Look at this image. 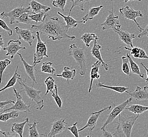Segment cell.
<instances>
[{"instance_id":"cell-1","label":"cell","mask_w":148,"mask_h":137,"mask_svg":"<svg viewBox=\"0 0 148 137\" xmlns=\"http://www.w3.org/2000/svg\"><path fill=\"white\" fill-rule=\"evenodd\" d=\"M31 28L35 31L40 32L46 35L53 41L67 39L74 40L76 39L74 35H69L67 33L66 24L57 17H49L47 15L44 22L38 25H32Z\"/></svg>"},{"instance_id":"cell-2","label":"cell","mask_w":148,"mask_h":137,"mask_svg":"<svg viewBox=\"0 0 148 137\" xmlns=\"http://www.w3.org/2000/svg\"><path fill=\"white\" fill-rule=\"evenodd\" d=\"M139 114L136 116H125L120 114L119 121L117 122V128H116V132L115 136H125L131 137V132L134 123L139 117Z\"/></svg>"},{"instance_id":"cell-3","label":"cell","mask_w":148,"mask_h":137,"mask_svg":"<svg viewBox=\"0 0 148 137\" xmlns=\"http://www.w3.org/2000/svg\"><path fill=\"white\" fill-rule=\"evenodd\" d=\"M68 55L71 56L79 66L80 71L79 74L84 76L86 74L87 67V58L86 56L85 51L84 48H80L75 44H72L69 47Z\"/></svg>"},{"instance_id":"cell-4","label":"cell","mask_w":148,"mask_h":137,"mask_svg":"<svg viewBox=\"0 0 148 137\" xmlns=\"http://www.w3.org/2000/svg\"><path fill=\"white\" fill-rule=\"evenodd\" d=\"M26 80L27 78L25 79V80H23L22 77H20L18 79V83L21 88L22 89V91H21V92H25L31 100L36 102L38 105L37 109L42 110L44 107V100L40 96L42 91L35 89L33 87V86H29L26 83Z\"/></svg>"},{"instance_id":"cell-5","label":"cell","mask_w":148,"mask_h":137,"mask_svg":"<svg viewBox=\"0 0 148 137\" xmlns=\"http://www.w3.org/2000/svg\"><path fill=\"white\" fill-rule=\"evenodd\" d=\"M37 37V44L36 50L34 54V62L33 64H37L40 63L44 57H49L47 54V48L46 43L42 41L40 37V32L36 31Z\"/></svg>"},{"instance_id":"cell-6","label":"cell","mask_w":148,"mask_h":137,"mask_svg":"<svg viewBox=\"0 0 148 137\" xmlns=\"http://www.w3.org/2000/svg\"><path fill=\"white\" fill-rule=\"evenodd\" d=\"M101 26L103 27V30L111 29L116 32L121 30V25L120 23L119 17L114 15L112 3L111 10L109 11L108 16L106 18L105 21L101 24Z\"/></svg>"},{"instance_id":"cell-7","label":"cell","mask_w":148,"mask_h":137,"mask_svg":"<svg viewBox=\"0 0 148 137\" xmlns=\"http://www.w3.org/2000/svg\"><path fill=\"white\" fill-rule=\"evenodd\" d=\"M13 90L14 92L15 95L16 97V102L11 107L4 109V111L2 112L1 113H3L5 112L12 110H16L18 111L23 112L26 113H29L30 112H31L30 110L31 104H27L23 101L22 97L21 95V93L20 92L18 91L16 89L14 88Z\"/></svg>"},{"instance_id":"cell-8","label":"cell","mask_w":148,"mask_h":137,"mask_svg":"<svg viewBox=\"0 0 148 137\" xmlns=\"http://www.w3.org/2000/svg\"><path fill=\"white\" fill-rule=\"evenodd\" d=\"M119 12L121 15L125 19L129 20H132L137 24L140 32L143 31V29L141 27L137 21L138 17H143L142 12L140 11H136L129 6H126L124 8L119 9Z\"/></svg>"},{"instance_id":"cell-9","label":"cell","mask_w":148,"mask_h":137,"mask_svg":"<svg viewBox=\"0 0 148 137\" xmlns=\"http://www.w3.org/2000/svg\"><path fill=\"white\" fill-rule=\"evenodd\" d=\"M132 98L130 97L128 99L125 100V101H124L123 102L119 104L114 107L111 112L109 114L105 122L104 123L103 125L101 128H106V127L108 125L112 122L117 117H119L120 114L125 110L127 106L132 101Z\"/></svg>"},{"instance_id":"cell-10","label":"cell","mask_w":148,"mask_h":137,"mask_svg":"<svg viewBox=\"0 0 148 137\" xmlns=\"http://www.w3.org/2000/svg\"><path fill=\"white\" fill-rule=\"evenodd\" d=\"M111 106H109L100 110L99 111L92 112L90 117L89 118L88 120L87 121V122L86 123V125L83 128L79 129V132L82 131L86 129H88L89 132H90V134L91 135L92 132L93 131V130L97 126V121L99 118L100 116L102 114L103 112L109 110L111 109Z\"/></svg>"},{"instance_id":"cell-11","label":"cell","mask_w":148,"mask_h":137,"mask_svg":"<svg viewBox=\"0 0 148 137\" xmlns=\"http://www.w3.org/2000/svg\"><path fill=\"white\" fill-rule=\"evenodd\" d=\"M31 6L25 7L23 6H20L17 8L9 12H3L1 13V16L3 17H9L10 19V24H14L15 20L20 17L21 15L25 12H33L31 11ZM34 13V12H33Z\"/></svg>"},{"instance_id":"cell-12","label":"cell","mask_w":148,"mask_h":137,"mask_svg":"<svg viewBox=\"0 0 148 137\" xmlns=\"http://www.w3.org/2000/svg\"><path fill=\"white\" fill-rule=\"evenodd\" d=\"M22 42L18 40H10L6 47H4V51H6V56H10L12 59H14V56L17 54L18 52L21 50H26V48L22 46Z\"/></svg>"},{"instance_id":"cell-13","label":"cell","mask_w":148,"mask_h":137,"mask_svg":"<svg viewBox=\"0 0 148 137\" xmlns=\"http://www.w3.org/2000/svg\"><path fill=\"white\" fill-rule=\"evenodd\" d=\"M14 30L19 39L23 40L29 46H32L33 42L34 41L35 39L34 32L29 29H21L18 26L15 27Z\"/></svg>"},{"instance_id":"cell-14","label":"cell","mask_w":148,"mask_h":137,"mask_svg":"<svg viewBox=\"0 0 148 137\" xmlns=\"http://www.w3.org/2000/svg\"><path fill=\"white\" fill-rule=\"evenodd\" d=\"M66 125L65 119H57L55 120L51 124V130L49 134H47V137H55L61 134L65 130Z\"/></svg>"},{"instance_id":"cell-15","label":"cell","mask_w":148,"mask_h":137,"mask_svg":"<svg viewBox=\"0 0 148 137\" xmlns=\"http://www.w3.org/2000/svg\"><path fill=\"white\" fill-rule=\"evenodd\" d=\"M17 54L19 55L21 61L23 63V66H24L26 73L27 74V77L30 78L33 81V86H34V83L37 84V81L35 78V71H36V64H33V66L29 64V63H27L26 61L24 59L22 54L20 53H17Z\"/></svg>"},{"instance_id":"cell-16","label":"cell","mask_w":148,"mask_h":137,"mask_svg":"<svg viewBox=\"0 0 148 137\" xmlns=\"http://www.w3.org/2000/svg\"><path fill=\"white\" fill-rule=\"evenodd\" d=\"M97 40L94 41V46H92V49L91 50V55L97 59V60L99 61L102 64V66L105 69L106 71L109 70V66L107 63H106L103 60V57L101 56V53L100 52V49H101V46H100L99 44H98Z\"/></svg>"},{"instance_id":"cell-17","label":"cell","mask_w":148,"mask_h":137,"mask_svg":"<svg viewBox=\"0 0 148 137\" xmlns=\"http://www.w3.org/2000/svg\"><path fill=\"white\" fill-rule=\"evenodd\" d=\"M127 93L130 97L138 101L141 100H148V91L145 89L141 88L139 86H138L136 89L133 92H129Z\"/></svg>"},{"instance_id":"cell-18","label":"cell","mask_w":148,"mask_h":137,"mask_svg":"<svg viewBox=\"0 0 148 137\" xmlns=\"http://www.w3.org/2000/svg\"><path fill=\"white\" fill-rule=\"evenodd\" d=\"M118 35H119L120 40L125 44L131 46V48L134 47L133 45V40L136 38V35L134 34H131L129 32L127 31H123L120 30L116 32Z\"/></svg>"},{"instance_id":"cell-19","label":"cell","mask_w":148,"mask_h":137,"mask_svg":"<svg viewBox=\"0 0 148 137\" xmlns=\"http://www.w3.org/2000/svg\"><path fill=\"white\" fill-rule=\"evenodd\" d=\"M57 14L63 17L64 21L65 22L66 30L67 32L69 31V29L76 28L78 25V24L84 23V21L83 20L80 21H77V20L74 19L73 17H71L70 15H65L62 14V13H60V12H58Z\"/></svg>"},{"instance_id":"cell-20","label":"cell","mask_w":148,"mask_h":137,"mask_svg":"<svg viewBox=\"0 0 148 137\" xmlns=\"http://www.w3.org/2000/svg\"><path fill=\"white\" fill-rule=\"evenodd\" d=\"M76 70L72 69L69 66H65L64 67V70L62 73L60 74H55L57 77H62L67 80V82H69V80H73L76 75Z\"/></svg>"},{"instance_id":"cell-21","label":"cell","mask_w":148,"mask_h":137,"mask_svg":"<svg viewBox=\"0 0 148 137\" xmlns=\"http://www.w3.org/2000/svg\"><path fill=\"white\" fill-rule=\"evenodd\" d=\"M29 122V118H26L22 122L13 123L11 127V131L13 134H18L20 137H23V132L24 127Z\"/></svg>"},{"instance_id":"cell-22","label":"cell","mask_w":148,"mask_h":137,"mask_svg":"<svg viewBox=\"0 0 148 137\" xmlns=\"http://www.w3.org/2000/svg\"><path fill=\"white\" fill-rule=\"evenodd\" d=\"M29 6H31L32 11L34 12V13L41 12L42 10H44V11L45 12H47L51 10V8L43 5L35 0H32L29 3Z\"/></svg>"},{"instance_id":"cell-23","label":"cell","mask_w":148,"mask_h":137,"mask_svg":"<svg viewBox=\"0 0 148 137\" xmlns=\"http://www.w3.org/2000/svg\"><path fill=\"white\" fill-rule=\"evenodd\" d=\"M103 6H96L91 8L89 10L88 12L85 16L82 17V20L84 21V23H86L89 20H92L95 17L97 16L99 14L100 11L103 9Z\"/></svg>"},{"instance_id":"cell-24","label":"cell","mask_w":148,"mask_h":137,"mask_svg":"<svg viewBox=\"0 0 148 137\" xmlns=\"http://www.w3.org/2000/svg\"><path fill=\"white\" fill-rule=\"evenodd\" d=\"M96 86L98 88H103L108 89H110L112 91L117 92L118 93H123L124 92H127V91H128L129 88L128 87L125 86H108L106 85L103 83L100 82L99 81L96 83Z\"/></svg>"},{"instance_id":"cell-25","label":"cell","mask_w":148,"mask_h":137,"mask_svg":"<svg viewBox=\"0 0 148 137\" xmlns=\"http://www.w3.org/2000/svg\"><path fill=\"white\" fill-rule=\"evenodd\" d=\"M126 56L128 57L132 73L133 74L138 75L141 78H145V75L141 71V69L140 68L138 64L132 59V58L131 57L130 55L127 53Z\"/></svg>"},{"instance_id":"cell-26","label":"cell","mask_w":148,"mask_h":137,"mask_svg":"<svg viewBox=\"0 0 148 137\" xmlns=\"http://www.w3.org/2000/svg\"><path fill=\"white\" fill-rule=\"evenodd\" d=\"M132 113H134L135 114H139L140 115L145 112L148 110V106H143L140 104H131L129 107H127L125 109Z\"/></svg>"},{"instance_id":"cell-27","label":"cell","mask_w":148,"mask_h":137,"mask_svg":"<svg viewBox=\"0 0 148 137\" xmlns=\"http://www.w3.org/2000/svg\"><path fill=\"white\" fill-rule=\"evenodd\" d=\"M80 39L85 43L87 48L90 47V43L91 41H95L99 40V37L97 35L92 33H86L83 34L82 36L80 37Z\"/></svg>"},{"instance_id":"cell-28","label":"cell","mask_w":148,"mask_h":137,"mask_svg":"<svg viewBox=\"0 0 148 137\" xmlns=\"http://www.w3.org/2000/svg\"><path fill=\"white\" fill-rule=\"evenodd\" d=\"M18 69V66H16V68L15 69L14 74H13V75L11 78V79L8 81V82L6 84V85L4 88L1 89V90H0L1 92L5 90L6 89H7L13 87L15 86V84L16 83L17 80H18L20 77H21V75L17 73Z\"/></svg>"},{"instance_id":"cell-29","label":"cell","mask_w":148,"mask_h":137,"mask_svg":"<svg viewBox=\"0 0 148 137\" xmlns=\"http://www.w3.org/2000/svg\"><path fill=\"white\" fill-rule=\"evenodd\" d=\"M19 116V113L18 111L16 110H12L11 111L7 113H1L0 115V121L2 122H7L11 119H15L18 117Z\"/></svg>"},{"instance_id":"cell-30","label":"cell","mask_w":148,"mask_h":137,"mask_svg":"<svg viewBox=\"0 0 148 137\" xmlns=\"http://www.w3.org/2000/svg\"><path fill=\"white\" fill-rule=\"evenodd\" d=\"M38 122L34 121L32 124L29 125V137H40V136H47L46 134H40L37 131V125Z\"/></svg>"},{"instance_id":"cell-31","label":"cell","mask_w":148,"mask_h":137,"mask_svg":"<svg viewBox=\"0 0 148 137\" xmlns=\"http://www.w3.org/2000/svg\"><path fill=\"white\" fill-rule=\"evenodd\" d=\"M33 14V12H25L24 13L20 16V17L17 18V19L15 21L14 24L16 23H24L25 24H30L32 22L31 19L29 17V15L30 14Z\"/></svg>"},{"instance_id":"cell-32","label":"cell","mask_w":148,"mask_h":137,"mask_svg":"<svg viewBox=\"0 0 148 137\" xmlns=\"http://www.w3.org/2000/svg\"><path fill=\"white\" fill-rule=\"evenodd\" d=\"M45 84L46 86V91L45 95H46L49 93V92H53V91L54 90L55 86V80L53 77L49 76L47 77L45 80Z\"/></svg>"},{"instance_id":"cell-33","label":"cell","mask_w":148,"mask_h":137,"mask_svg":"<svg viewBox=\"0 0 148 137\" xmlns=\"http://www.w3.org/2000/svg\"><path fill=\"white\" fill-rule=\"evenodd\" d=\"M53 62H45L41 66V71L43 73L49 74H54L56 69L52 66Z\"/></svg>"},{"instance_id":"cell-34","label":"cell","mask_w":148,"mask_h":137,"mask_svg":"<svg viewBox=\"0 0 148 137\" xmlns=\"http://www.w3.org/2000/svg\"><path fill=\"white\" fill-rule=\"evenodd\" d=\"M47 15L46 13L45 12H41L37 13H31L29 15V17L32 20L35 21L36 23H37L38 22H44Z\"/></svg>"},{"instance_id":"cell-35","label":"cell","mask_w":148,"mask_h":137,"mask_svg":"<svg viewBox=\"0 0 148 137\" xmlns=\"http://www.w3.org/2000/svg\"><path fill=\"white\" fill-rule=\"evenodd\" d=\"M70 1L72 2V6H71V8L69 10V15H71L73 9H74V7H75L76 6H79L81 11H85V9H84L85 4L87 2L91 1V0H70Z\"/></svg>"},{"instance_id":"cell-36","label":"cell","mask_w":148,"mask_h":137,"mask_svg":"<svg viewBox=\"0 0 148 137\" xmlns=\"http://www.w3.org/2000/svg\"><path fill=\"white\" fill-rule=\"evenodd\" d=\"M122 60H123L122 71L127 75L131 77L132 74H131L130 68L129 64V60L128 57H127V56L126 57L123 56L122 57Z\"/></svg>"},{"instance_id":"cell-37","label":"cell","mask_w":148,"mask_h":137,"mask_svg":"<svg viewBox=\"0 0 148 137\" xmlns=\"http://www.w3.org/2000/svg\"><path fill=\"white\" fill-rule=\"evenodd\" d=\"M54 92H52V97L54 98L55 101L56 103L57 106L59 108H62V106H63V101L62 100V98H60L59 94H58V87L56 84H55V86Z\"/></svg>"},{"instance_id":"cell-38","label":"cell","mask_w":148,"mask_h":137,"mask_svg":"<svg viewBox=\"0 0 148 137\" xmlns=\"http://www.w3.org/2000/svg\"><path fill=\"white\" fill-rule=\"evenodd\" d=\"M11 63V60H9L8 59H5L4 60H1L0 62V71H1V82H2V76H3V73L5 71L6 68Z\"/></svg>"},{"instance_id":"cell-39","label":"cell","mask_w":148,"mask_h":137,"mask_svg":"<svg viewBox=\"0 0 148 137\" xmlns=\"http://www.w3.org/2000/svg\"><path fill=\"white\" fill-rule=\"evenodd\" d=\"M66 3L67 0H54L52 2V5L55 8L61 9L63 11H64Z\"/></svg>"},{"instance_id":"cell-40","label":"cell","mask_w":148,"mask_h":137,"mask_svg":"<svg viewBox=\"0 0 148 137\" xmlns=\"http://www.w3.org/2000/svg\"><path fill=\"white\" fill-rule=\"evenodd\" d=\"M125 50H128L130 51V53L132 55H133L134 58H137L139 59L140 56V48L138 47H133L131 48H129L128 47L125 46Z\"/></svg>"},{"instance_id":"cell-41","label":"cell","mask_w":148,"mask_h":137,"mask_svg":"<svg viewBox=\"0 0 148 137\" xmlns=\"http://www.w3.org/2000/svg\"><path fill=\"white\" fill-rule=\"evenodd\" d=\"M0 26H1V28L4 30L5 31L8 32V33L9 34V36H12L13 35V31L9 26L7 25V24L6 23L5 21L4 20H3V18L1 19L0 20Z\"/></svg>"},{"instance_id":"cell-42","label":"cell","mask_w":148,"mask_h":137,"mask_svg":"<svg viewBox=\"0 0 148 137\" xmlns=\"http://www.w3.org/2000/svg\"><path fill=\"white\" fill-rule=\"evenodd\" d=\"M77 122L74 123L73 125V126L70 127H69L67 129L71 132V134H73L74 137H78L79 136V129H78L77 128Z\"/></svg>"},{"instance_id":"cell-43","label":"cell","mask_w":148,"mask_h":137,"mask_svg":"<svg viewBox=\"0 0 148 137\" xmlns=\"http://www.w3.org/2000/svg\"><path fill=\"white\" fill-rule=\"evenodd\" d=\"M138 37H148V24L145 26V28L143 29V31L140 32L139 34H138Z\"/></svg>"},{"instance_id":"cell-44","label":"cell","mask_w":148,"mask_h":137,"mask_svg":"<svg viewBox=\"0 0 148 137\" xmlns=\"http://www.w3.org/2000/svg\"><path fill=\"white\" fill-rule=\"evenodd\" d=\"M140 56L139 59H148V56L145 52V50L143 48H140Z\"/></svg>"},{"instance_id":"cell-45","label":"cell","mask_w":148,"mask_h":137,"mask_svg":"<svg viewBox=\"0 0 148 137\" xmlns=\"http://www.w3.org/2000/svg\"><path fill=\"white\" fill-rule=\"evenodd\" d=\"M15 103V102L14 101L11 100H6L4 101H1V102H0V109H2L6 105H8L9 104H11V103Z\"/></svg>"},{"instance_id":"cell-46","label":"cell","mask_w":148,"mask_h":137,"mask_svg":"<svg viewBox=\"0 0 148 137\" xmlns=\"http://www.w3.org/2000/svg\"><path fill=\"white\" fill-rule=\"evenodd\" d=\"M101 130H102V133H103L102 136H103V137H112L114 136V134H112L111 132L107 131L105 129V128H101Z\"/></svg>"},{"instance_id":"cell-47","label":"cell","mask_w":148,"mask_h":137,"mask_svg":"<svg viewBox=\"0 0 148 137\" xmlns=\"http://www.w3.org/2000/svg\"><path fill=\"white\" fill-rule=\"evenodd\" d=\"M0 132H1V133L2 134H3V135L6 137H15V135L11 134H10L9 132L8 133V132H3L2 131V130H1Z\"/></svg>"},{"instance_id":"cell-48","label":"cell","mask_w":148,"mask_h":137,"mask_svg":"<svg viewBox=\"0 0 148 137\" xmlns=\"http://www.w3.org/2000/svg\"><path fill=\"white\" fill-rule=\"evenodd\" d=\"M4 42L3 40L2 35H0V48L2 49L4 48Z\"/></svg>"},{"instance_id":"cell-49","label":"cell","mask_w":148,"mask_h":137,"mask_svg":"<svg viewBox=\"0 0 148 137\" xmlns=\"http://www.w3.org/2000/svg\"><path fill=\"white\" fill-rule=\"evenodd\" d=\"M141 64L143 66V67L144 68H145V71H146V72H147V79H145V81H146V82L148 83V68L145 66V65L143 64V63H141Z\"/></svg>"},{"instance_id":"cell-50","label":"cell","mask_w":148,"mask_h":137,"mask_svg":"<svg viewBox=\"0 0 148 137\" xmlns=\"http://www.w3.org/2000/svg\"><path fill=\"white\" fill-rule=\"evenodd\" d=\"M129 1H138V2H141L142 0H124L125 3H128Z\"/></svg>"},{"instance_id":"cell-51","label":"cell","mask_w":148,"mask_h":137,"mask_svg":"<svg viewBox=\"0 0 148 137\" xmlns=\"http://www.w3.org/2000/svg\"><path fill=\"white\" fill-rule=\"evenodd\" d=\"M144 89H145L146 90H148V86H144Z\"/></svg>"}]
</instances>
